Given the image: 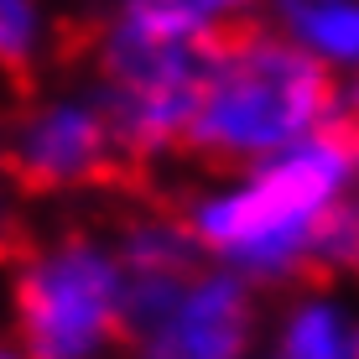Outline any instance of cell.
<instances>
[{"label":"cell","mask_w":359,"mask_h":359,"mask_svg":"<svg viewBox=\"0 0 359 359\" xmlns=\"http://www.w3.org/2000/svg\"><path fill=\"white\" fill-rule=\"evenodd\" d=\"M354 188L359 115L344 109L318 135L188 193L177 214L188 219L208 261L240 271L255 292H276L313 271L318 229Z\"/></svg>","instance_id":"1"},{"label":"cell","mask_w":359,"mask_h":359,"mask_svg":"<svg viewBox=\"0 0 359 359\" xmlns=\"http://www.w3.org/2000/svg\"><path fill=\"white\" fill-rule=\"evenodd\" d=\"M344 109H349L344 79H333L276 27L250 21L208 47L203 94L182 156L208 172H245L318 135Z\"/></svg>","instance_id":"2"},{"label":"cell","mask_w":359,"mask_h":359,"mask_svg":"<svg viewBox=\"0 0 359 359\" xmlns=\"http://www.w3.org/2000/svg\"><path fill=\"white\" fill-rule=\"evenodd\" d=\"M68 47H79L89 63V89L104 104L130 172L182 156L214 42H182L94 11L79 32L68 27Z\"/></svg>","instance_id":"3"},{"label":"cell","mask_w":359,"mask_h":359,"mask_svg":"<svg viewBox=\"0 0 359 359\" xmlns=\"http://www.w3.org/2000/svg\"><path fill=\"white\" fill-rule=\"evenodd\" d=\"M11 323L27 359H109L126 344V266L115 240L63 229L16 255Z\"/></svg>","instance_id":"4"},{"label":"cell","mask_w":359,"mask_h":359,"mask_svg":"<svg viewBox=\"0 0 359 359\" xmlns=\"http://www.w3.org/2000/svg\"><path fill=\"white\" fill-rule=\"evenodd\" d=\"M0 172L27 198H68L126 177L130 162L89 83L27 94L0 126Z\"/></svg>","instance_id":"5"},{"label":"cell","mask_w":359,"mask_h":359,"mask_svg":"<svg viewBox=\"0 0 359 359\" xmlns=\"http://www.w3.org/2000/svg\"><path fill=\"white\" fill-rule=\"evenodd\" d=\"M261 307L240 271L208 261L162 313L126 333V359H255Z\"/></svg>","instance_id":"6"},{"label":"cell","mask_w":359,"mask_h":359,"mask_svg":"<svg viewBox=\"0 0 359 359\" xmlns=\"http://www.w3.org/2000/svg\"><path fill=\"white\" fill-rule=\"evenodd\" d=\"M271 359H359V292L297 287L271 323Z\"/></svg>","instance_id":"7"},{"label":"cell","mask_w":359,"mask_h":359,"mask_svg":"<svg viewBox=\"0 0 359 359\" xmlns=\"http://www.w3.org/2000/svg\"><path fill=\"white\" fill-rule=\"evenodd\" d=\"M261 21L318 57L333 79H359V0H266Z\"/></svg>","instance_id":"8"},{"label":"cell","mask_w":359,"mask_h":359,"mask_svg":"<svg viewBox=\"0 0 359 359\" xmlns=\"http://www.w3.org/2000/svg\"><path fill=\"white\" fill-rule=\"evenodd\" d=\"M68 47V27L47 0H0V120L36 94V73Z\"/></svg>","instance_id":"9"},{"label":"cell","mask_w":359,"mask_h":359,"mask_svg":"<svg viewBox=\"0 0 359 359\" xmlns=\"http://www.w3.org/2000/svg\"><path fill=\"white\" fill-rule=\"evenodd\" d=\"M115 255L126 266L130 281H151V276H193L198 266H208V250L198 245V234L188 229L182 214H162V208H141L130 214L115 234Z\"/></svg>","instance_id":"10"},{"label":"cell","mask_w":359,"mask_h":359,"mask_svg":"<svg viewBox=\"0 0 359 359\" xmlns=\"http://www.w3.org/2000/svg\"><path fill=\"white\" fill-rule=\"evenodd\" d=\"M261 6L266 0H99L104 16L135 21L162 36H182V42H219L261 21Z\"/></svg>","instance_id":"11"},{"label":"cell","mask_w":359,"mask_h":359,"mask_svg":"<svg viewBox=\"0 0 359 359\" xmlns=\"http://www.w3.org/2000/svg\"><path fill=\"white\" fill-rule=\"evenodd\" d=\"M313 271L333 281H359V188L323 219L313 245Z\"/></svg>","instance_id":"12"},{"label":"cell","mask_w":359,"mask_h":359,"mask_svg":"<svg viewBox=\"0 0 359 359\" xmlns=\"http://www.w3.org/2000/svg\"><path fill=\"white\" fill-rule=\"evenodd\" d=\"M344 99H349V109L359 115V79H354V83H344Z\"/></svg>","instance_id":"13"},{"label":"cell","mask_w":359,"mask_h":359,"mask_svg":"<svg viewBox=\"0 0 359 359\" xmlns=\"http://www.w3.org/2000/svg\"><path fill=\"white\" fill-rule=\"evenodd\" d=\"M0 359H27V349L21 344H0Z\"/></svg>","instance_id":"14"},{"label":"cell","mask_w":359,"mask_h":359,"mask_svg":"<svg viewBox=\"0 0 359 359\" xmlns=\"http://www.w3.org/2000/svg\"><path fill=\"white\" fill-rule=\"evenodd\" d=\"M255 359H271V354H255Z\"/></svg>","instance_id":"15"}]
</instances>
